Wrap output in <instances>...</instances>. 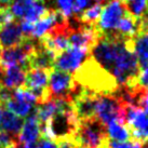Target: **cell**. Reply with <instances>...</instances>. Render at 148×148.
I'll return each mask as SVG.
<instances>
[{
    "mask_svg": "<svg viewBox=\"0 0 148 148\" xmlns=\"http://www.w3.org/2000/svg\"><path fill=\"white\" fill-rule=\"evenodd\" d=\"M79 121L76 118L73 108L55 114L47 122L40 123L41 136L54 142H60L65 138L74 137Z\"/></svg>",
    "mask_w": 148,
    "mask_h": 148,
    "instance_id": "3957f363",
    "label": "cell"
},
{
    "mask_svg": "<svg viewBox=\"0 0 148 148\" xmlns=\"http://www.w3.org/2000/svg\"><path fill=\"white\" fill-rule=\"evenodd\" d=\"M58 5V11L62 13L63 15L67 18L73 17V5L74 0H55Z\"/></svg>",
    "mask_w": 148,
    "mask_h": 148,
    "instance_id": "603a6c76",
    "label": "cell"
},
{
    "mask_svg": "<svg viewBox=\"0 0 148 148\" xmlns=\"http://www.w3.org/2000/svg\"><path fill=\"white\" fill-rule=\"evenodd\" d=\"M56 54L53 51L41 45L39 39L36 48L34 49L28 58V67L30 68H41V69H52L54 66Z\"/></svg>",
    "mask_w": 148,
    "mask_h": 148,
    "instance_id": "7c38bea8",
    "label": "cell"
},
{
    "mask_svg": "<svg viewBox=\"0 0 148 148\" xmlns=\"http://www.w3.org/2000/svg\"><path fill=\"white\" fill-rule=\"evenodd\" d=\"M125 12L127 10L122 0H110L102 9L96 27L101 34L114 33Z\"/></svg>",
    "mask_w": 148,
    "mask_h": 148,
    "instance_id": "52a82bcc",
    "label": "cell"
},
{
    "mask_svg": "<svg viewBox=\"0 0 148 148\" xmlns=\"http://www.w3.org/2000/svg\"><path fill=\"white\" fill-rule=\"evenodd\" d=\"M18 140L7 132L0 130V148H9L14 144H17Z\"/></svg>",
    "mask_w": 148,
    "mask_h": 148,
    "instance_id": "484cf974",
    "label": "cell"
},
{
    "mask_svg": "<svg viewBox=\"0 0 148 148\" xmlns=\"http://www.w3.org/2000/svg\"><path fill=\"white\" fill-rule=\"evenodd\" d=\"M96 97H97L96 94L84 90L82 88L75 95L71 101V106H73L74 114L78 121L95 117Z\"/></svg>",
    "mask_w": 148,
    "mask_h": 148,
    "instance_id": "9c48e42d",
    "label": "cell"
},
{
    "mask_svg": "<svg viewBox=\"0 0 148 148\" xmlns=\"http://www.w3.org/2000/svg\"><path fill=\"white\" fill-rule=\"evenodd\" d=\"M23 124H24V122H23L22 117H18L15 114H13L12 111H10L3 106L1 123H0V127H1L2 131L7 132V133L11 134V135L17 138Z\"/></svg>",
    "mask_w": 148,
    "mask_h": 148,
    "instance_id": "5bb4252c",
    "label": "cell"
},
{
    "mask_svg": "<svg viewBox=\"0 0 148 148\" xmlns=\"http://www.w3.org/2000/svg\"><path fill=\"white\" fill-rule=\"evenodd\" d=\"M21 28V23H17L15 18L0 27V45L4 49L16 47L26 39Z\"/></svg>",
    "mask_w": 148,
    "mask_h": 148,
    "instance_id": "8fae6325",
    "label": "cell"
},
{
    "mask_svg": "<svg viewBox=\"0 0 148 148\" xmlns=\"http://www.w3.org/2000/svg\"><path fill=\"white\" fill-rule=\"evenodd\" d=\"M127 13L136 21L148 12V0H122Z\"/></svg>",
    "mask_w": 148,
    "mask_h": 148,
    "instance_id": "ac0fdd59",
    "label": "cell"
},
{
    "mask_svg": "<svg viewBox=\"0 0 148 148\" xmlns=\"http://www.w3.org/2000/svg\"><path fill=\"white\" fill-rule=\"evenodd\" d=\"M2 109H3V106L0 104V123H1V117H2Z\"/></svg>",
    "mask_w": 148,
    "mask_h": 148,
    "instance_id": "1f68e13d",
    "label": "cell"
},
{
    "mask_svg": "<svg viewBox=\"0 0 148 148\" xmlns=\"http://www.w3.org/2000/svg\"><path fill=\"white\" fill-rule=\"evenodd\" d=\"M16 148H25V147H24V145L23 144H20V143H18L17 146H16Z\"/></svg>",
    "mask_w": 148,
    "mask_h": 148,
    "instance_id": "d6a6232c",
    "label": "cell"
},
{
    "mask_svg": "<svg viewBox=\"0 0 148 148\" xmlns=\"http://www.w3.org/2000/svg\"><path fill=\"white\" fill-rule=\"evenodd\" d=\"M123 99L118 93L114 94H102L96 97L95 117L99 118L103 123L107 124L112 120L121 121Z\"/></svg>",
    "mask_w": 148,
    "mask_h": 148,
    "instance_id": "8992f818",
    "label": "cell"
},
{
    "mask_svg": "<svg viewBox=\"0 0 148 148\" xmlns=\"http://www.w3.org/2000/svg\"><path fill=\"white\" fill-rule=\"evenodd\" d=\"M41 137V130H40V122L37 117V107L34 108L30 115L27 117L24 122L22 130L18 134V143L24 146H28L36 143Z\"/></svg>",
    "mask_w": 148,
    "mask_h": 148,
    "instance_id": "30bf717a",
    "label": "cell"
},
{
    "mask_svg": "<svg viewBox=\"0 0 148 148\" xmlns=\"http://www.w3.org/2000/svg\"><path fill=\"white\" fill-rule=\"evenodd\" d=\"M102 9H103L102 4L94 3L92 4L91 7H89L88 9H86L78 17H75V18H77L80 23H82L84 25H91V26L92 25H96L97 22H99Z\"/></svg>",
    "mask_w": 148,
    "mask_h": 148,
    "instance_id": "d6986e66",
    "label": "cell"
},
{
    "mask_svg": "<svg viewBox=\"0 0 148 148\" xmlns=\"http://www.w3.org/2000/svg\"><path fill=\"white\" fill-rule=\"evenodd\" d=\"M93 1V3H99V4H106L107 2H109L110 0H92Z\"/></svg>",
    "mask_w": 148,
    "mask_h": 148,
    "instance_id": "f546056e",
    "label": "cell"
},
{
    "mask_svg": "<svg viewBox=\"0 0 148 148\" xmlns=\"http://www.w3.org/2000/svg\"><path fill=\"white\" fill-rule=\"evenodd\" d=\"M7 109H9L10 111H12L13 114H15L18 117H28L30 115V112L34 110L35 106H32L29 104H26L24 102H21L18 99H15L12 96V99H9L7 103L3 105Z\"/></svg>",
    "mask_w": 148,
    "mask_h": 148,
    "instance_id": "ffe728a7",
    "label": "cell"
},
{
    "mask_svg": "<svg viewBox=\"0 0 148 148\" xmlns=\"http://www.w3.org/2000/svg\"><path fill=\"white\" fill-rule=\"evenodd\" d=\"M93 3L92 0H74V5H73V16L78 17L81 13L91 7Z\"/></svg>",
    "mask_w": 148,
    "mask_h": 148,
    "instance_id": "cb8c5ba5",
    "label": "cell"
},
{
    "mask_svg": "<svg viewBox=\"0 0 148 148\" xmlns=\"http://www.w3.org/2000/svg\"><path fill=\"white\" fill-rule=\"evenodd\" d=\"M48 11H49V8H47V5L45 4L43 1H41V0H35L33 4H32V7H30V9L28 10V12L26 13L24 20L29 22V23H36Z\"/></svg>",
    "mask_w": 148,
    "mask_h": 148,
    "instance_id": "44dd1931",
    "label": "cell"
},
{
    "mask_svg": "<svg viewBox=\"0 0 148 148\" xmlns=\"http://www.w3.org/2000/svg\"><path fill=\"white\" fill-rule=\"evenodd\" d=\"M138 106L148 115V90L145 91L144 94L142 95V97L140 99V103H138Z\"/></svg>",
    "mask_w": 148,
    "mask_h": 148,
    "instance_id": "f1b7e54d",
    "label": "cell"
},
{
    "mask_svg": "<svg viewBox=\"0 0 148 148\" xmlns=\"http://www.w3.org/2000/svg\"><path fill=\"white\" fill-rule=\"evenodd\" d=\"M136 86L143 90H148V64L140 69L136 79Z\"/></svg>",
    "mask_w": 148,
    "mask_h": 148,
    "instance_id": "4316f807",
    "label": "cell"
},
{
    "mask_svg": "<svg viewBox=\"0 0 148 148\" xmlns=\"http://www.w3.org/2000/svg\"><path fill=\"white\" fill-rule=\"evenodd\" d=\"M17 144H18V143H17ZM17 144H14V145H12V146H10V147H9V148H16Z\"/></svg>",
    "mask_w": 148,
    "mask_h": 148,
    "instance_id": "e575fe53",
    "label": "cell"
},
{
    "mask_svg": "<svg viewBox=\"0 0 148 148\" xmlns=\"http://www.w3.org/2000/svg\"><path fill=\"white\" fill-rule=\"evenodd\" d=\"M24 147L25 148H58V146L56 142H54V140H50V138H47V137L42 136L36 143L28 145V146H24Z\"/></svg>",
    "mask_w": 148,
    "mask_h": 148,
    "instance_id": "d4e9b609",
    "label": "cell"
},
{
    "mask_svg": "<svg viewBox=\"0 0 148 148\" xmlns=\"http://www.w3.org/2000/svg\"><path fill=\"white\" fill-rule=\"evenodd\" d=\"M142 148H148V145L147 144H144L143 146H142Z\"/></svg>",
    "mask_w": 148,
    "mask_h": 148,
    "instance_id": "d590c367",
    "label": "cell"
},
{
    "mask_svg": "<svg viewBox=\"0 0 148 148\" xmlns=\"http://www.w3.org/2000/svg\"><path fill=\"white\" fill-rule=\"evenodd\" d=\"M137 32H138L137 21L132 16L130 13L125 12V14L118 23V26H117V28L114 33H116L117 35H119L123 38L131 39L137 34Z\"/></svg>",
    "mask_w": 148,
    "mask_h": 148,
    "instance_id": "2e32d148",
    "label": "cell"
},
{
    "mask_svg": "<svg viewBox=\"0 0 148 148\" xmlns=\"http://www.w3.org/2000/svg\"><path fill=\"white\" fill-rule=\"evenodd\" d=\"M74 79L80 88L96 95L114 94L120 89L117 80L90 55L74 73Z\"/></svg>",
    "mask_w": 148,
    "mask_h": 148,
    "instance_id": "7a4b0ae2",
    "label": "cell"
},
{
    "mask_svg": "<svg viewBox=\"0 0 148 148\" xmlns=\"http://www.w3.org/2000/svg\"><path fill=\"white\" fill-rule=\"evenodd\" d=\"M80 89L81 88L75 81L74 76L69 73L56 68L50 70L48 90L51 97L67 99L71 102Z\"/></svg>",
    "mask_w": 148,
    "mask_h": 148,
    "instance_id": "5b68a950",
    "label": "cell"
},
{
    "mask_svg": "<svg viewBox=\"0 0 148 148\" xmlns=\"http://www.w3.org/2000/svg\"><path fill=\"white\" fill-rule=\"evenodd\" d=\"M12 20H14V17L12 16V14L9 11V9L8 10L0 9V27L3 26L4 24H7V23H9L10 21H12Z\"/></svg>",
    "mask_w": 148,
    "mask_h": 148,
    "instance_id": "83f0119b",
    "label": "cell"
},
{
    "mask_svg": "<svg viewBox=\"0 0 148 148\" xmlns=\"http://www.w3.org/2000/svg\"><path fill=\"white\" fill-rule=\"evenodd\" d=\"M90 56L117 80L120 88L136 81L140 67L132 49V38L102 34L91 48Z\"/></svg>",
    "mask_w": 148,
    "mask_h": 148,
    "instance_id": "6da1fadb",
    "label": "cell"
},
{
    "mask_svg": "<svg viewBox=\"0 0 148 148\" xmlns=\"http://www.w3.org/2000/svg\"><path fill=\"white\" fill-rule=\"evenodd\" d=\"M132 49L135 53L140 67L148 64V33H138L132 38Z\"/></svg>",
    "mask_w": 148,
    "mask_h": 148,
    "instance_id": "9a60e30c",
    "label": "cell"
},
{
    "mask_svg": "<svg viewBox=\"0 0 148 148\" xmlns=\"http://www.w3.org/2000/svg\"><path fill=\"white\" fill-rule=\"evenodd\" d=\"M146 144H147V145H148V140H147V143H146Z\"/></svg>",
    "mask_w": 148,
    "mask_h": 148,
    "instance_id": "74e56055",
    "label": "cell"
},
{
    "mask_svg": "<svg viewBox=\"0 0 148 148\" xmlns=\"http://www.w3.org/2000/svg\"><path fill=\"white\" fill-rule=\"evenodd\" d=\"M34 1L35 0H12L9 7V11L14 18L24 20L26 13L28 12Z\"/></svg>",
    "mask_w": 148,
    "mask_h": 148,
    "instance_id": "7402d4cb",
    "label": "cell"
},
{
    "mask_svg": "<svg viewBox=\"0 0 148 148\" xmlns=\"http://www.w3.org/2000/svg\"><path fill=\"white\" fill-rule=\"evenodd\" d=\"M89 55L90 51L88 49L70 47L67 50L56 54L53 68L64 70L67 73H75Z\"/></svg>",
    "mask_w": 148,
    "mask_h": 148,
    "instance_id": "ba28073f",
    "label": "cell"
},
{
    "mask_svg": "<svg viewBox=\"0 0 148 148\" xmlns=\"http://www.w3.org/2000/svg\"><path fill=\"white\" fill-rule=\"evenodd\" d=\"M41 1H43V2H45V1H49V0H41Z\"/></svg>",
    "mask_w": 148,
    "mask_h": 148,
    "instance_id": "8d00e7d4",
    "label": "cell"
},
{
    "mask_svg": "<svg viewBox=\"0 0 148 148\" xmlns=\"http://www.w3.org/2000/svg\"><path fill=\"white\" fill-rule=\"evenodd\" d=\"M107 125V134L108 137L112 140L117 142H127L131 140V134L127 127V125L121 123L117 120H112L108 122Z\"/></svg>",
    "mask_w": 148,
    "mask_h": 148,
    "instance_id": "e0dca14e",
    "label": "cell"
},
{
    "mask_svg": "<svg viewBox=\"0 0 148 148\" xmlns=\"http://www.w3.org/2000/svg\"><path fill=\"white\" fill-rule=\"evenodd\" d=\"M25 77H26V70L22 66H10V67L4 68V74L1 80V84L14 90L24 84Z\"/></svg>",
    "mask_w": 148,
    "mask_h": 148,
    "instance_id": "4fadbf2b",
    "label": "cell"
},
{
    "mask_svg": "<svg viewBox=\"0 0 148 148\" xmlns=\"http://www.w3.org/2000/svg\"><path fill=\"white\" fill-rule=\"evenodd\" d=\"M3 74H4V68L1 65H0V83H1V80H2Z\"/></svg>",
    "mask_w": 148,
    "mask_h": 148,
    "instance_id": "4dcf8cb0",
    "label": "cell"
},
{
    "mask_svg": "<svg viewBox=\"0 0 148 148\" xmlns=\"http://www.w3.org/2000/svg\"><path fill=\"white\" fill-rule=\"evenodd\" d=\"M74 138L79 148H101L108 138L106 124L96 117L81 120Z\"/></svg>",
    "mask_w": 148,
    "mask_h": 148,
    "instance_id": "277c9868",
    "label": "cell"
},
{
    "mask_svg": "<svg viewBox=\"0 0 148 148\" xmlns=\"http://www.w3.org/2000/svg\"><path fill=\"white\" fill-rule=\"evenodd\" d=\"M1 54H2V48H1V45H0V60H1Z\"/></svg>",
    "mask_w": 148,
    "mask_h": 148,
    "instance_id": "836d02e7",
    "label": "cell"
}]
</instances>
